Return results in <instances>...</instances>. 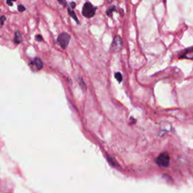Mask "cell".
<instances>
[{
  "label": "cell",
  "instance_id": "1",
  "mask_svg": "<svg viewBox=\"0 0 193 193\" xmlns=\"http://www.w3.org/2000/svg\"><path fill=\"white\" fill-rule=\"evenodd\" d=\"M97 7L93 6L91 2H85L82 9V14L84 17L87 18H91L92 17L95 15Z\"/></svg>",
  "mask_w": 193,
  "mask_h": 193
},
{
  "label": "cell",
  "instance_id": "16",
  "mask_svg": "<svg viewBox=\"0 0 193 193\" xmlns=\"http://www.w3.org/2000/svg\"><path fill=\"white\" fill-rule=\"evenodd\" d=\"M16 0H7V4L8 5H10V6H11L13 5V2H15Z\"/></svg>",
  "mask_w": 193,
  "mask_h": 193
},
{
  "label": "cell",
  "instance_id": "11",
  "mask_svg": "<svg viewBox=\"0 0 193 193\" xmlns=\"http://www.w3.org/2000/svg\"><path fill=\"white\" fill-rule=\"evenodd\" d=\"M107 160H108V161L110 162V165H112V166H113V167H117V166H118V165L116 164V161H114V159H112V157L109 156L108 155H107Z\"/></svg>",
  "mask_w": 193,
  "mask_h": 193
},
{
  "label": "cell",
  "instance_id": "3",
  "mask_svg": "<svg viewBox=\"0 0 193 193\" xmlns=\"http://www.w3.org/2000/svg\"><path fill=\"white\" fill-rule=\"evenodd\" d=\"M70 39H71V37L68 33H62L59 35V36L57 37V43L59 44L62 48L65 49L69 45Z\"/></svg>",
  "mask_w": 193,
  "mask_h": 193
},
{
  "label": "cell",
  "instance_id": "8",
  "mask_svg": "<svg viewBox=\"0 0 193 193\" xmlns=\"http://www.w3.org/2000/svg\"><path fill=\"white\" fill-rule=\"evenodd\" d=\"M21 42H22V36L20 33V32L17 31L15 33V36H14V42L19 44Z\"/></svg>",
  "mask_w": 193,
  "mask_h": 193
},
{
  "label": "cell",
  "instance_id": "14",
  "mask_svg": "<svg viewBox=\"0 0 193 193\" xmlns=\"http://www.w3.org/2000/svg\"><path fill=\"white\" fill-rule=\"evenodd\" d=\"M58 1V2H59L60 4L61 5H63V6H67V2L66 0H57Z\"/></svg>",
  "mask_w": 193,
  "mask_h": 193
},
{
  "label": "cell",
  "instance_id": "5",
  "mask_svg": "<svg viewBox=\"0 0 193 193\" xmlns=\"http://www.w3.org/2000/svg\"><path fill=\"white\" fill-rule=\"evenodd\" d=\"M180 58H187V59L193 60V47L183 51L180 55Z\"/></svg>",
  "mask_w": 193,
  "mask_h": 193
},
{
  "label": "cell",
  "instance_id": "4",
  "mask_svg": "<svg viewBox=\"0 0 193 193\" xmlns=\"http://www.w3.org/2000/svg\"><path fill=\"white\" fill-rule=\"evenodd\" d=\"M122 48V40L121 37L118 36L114 37L113 41H112V45L110 47V50L112 52H118Z\"/></svg>",
  "mask_w": 193,
  "mask_h": 193
},
{
  "label": "cell",
  "instance_id": "6",
  "mask_svg": "<svg viewBox=\"0 0 193 193\" xmlns=\"http://www.w3.org/2000/svg\"><path fill=\"white\" fill-rule=\"evenodd\" d=\"M33 64H34V67H36V70H39L43 67L42 61L39 58H35L34 61H33Z\"/></svg>",
  "mask_w": 193,
  "mask_h": 193
},
{
  "label": "cell",
  "instance_id": "7",
  "mask_svg": "<svg viewBox=\"0 0 193 193\" xmlns=\"http://www.w3.org/2000/svg\"><path fill=\"white\" fill-rule=\"evenodd\" d=\"M67 10H68V14H69V16L71 17L72 18H73L75 20V22L79 24V20H78V17L76 16V14H75V11H73V8H72L71 7H69Z\"/></svg>",
  "mask_w": 193,
  "mask_h": 193
},
{
  "label": "cell",
  "instance_id": "17",
  "mask_svg": "<svg viewBox=\"0 0 193 193\" xmlns=\"http://www.w3.org/2000/svg\"><path fill=\"white\" fill-rule=\"evenodd\" d=\"M36 39L37 41H42L43 40L42 37V36H41V35H37L36 36Z\"/></svg>",
  "mask_w": 193,
  "mask_h": 193
},
{
  "label": "cell",
  "instance_id": "19",
  "mask_svg": "<svg viewBox=\"0 0 193 193\" xmlns=\"http://www.w3.org/2000/svg\"><path fill=\"white\" fill-rule=\"evenodd\" d=\"M108 2H111V1H112V0H107Z\"/></svg>",
  "mask_w": 193,
  "mask_h": 193
},
{
  "label": "cell",
  "instance_id": "9",
  "mask_svg": "<svg viewBox=\"0 0 193 193\" xmlns=\"http://www.w3.org/2000/svg\"><path fill=\"white\" fill-rule=\"evenodd\" d=\"M116 7L114 6V5H112V6H110L108 8V9L106 10V14H107L109 17H112V13L114 11H116Z\"/></svg>",
  "mask_w": 193,
  "mask_h": 193
},
{
  "label": "cell",
  "instance_id": "10",
  "mask_svg": "<svg viewBox=\"0 0 193 193\" xmlns=\"http://www.w3.org/2000/svg\"><path fill=\"white\" fill-rule=\"evenodd\" d=\"M79 85L80 87H81V89L83 90V91H85L87 89V86H86L85 83L84 82V80L82 78H79Z\"/></svg>",
  "mask_w": 193,
  "mask_h": 193
},
{
  "label": "cell",
  "instance_id": "15",
  "mask_svg": "<svg viewBox=\"0 0 193 193\" xmlns=\"http://www.w3.org/2000/svg\"><path fill=\"white\" fill-rule=\"evenodd\" d=\"M5 19H6V17L5 16H2L1 17H0V21H1V25H3V24H4V21L5 20Z\"/></svg>",
  "mask_w": 193,
  "mask_h": 193
},
{
  "label": "cell",
  "instance_id": "12",
  "mask_svg": "<svg viewBox=\"0 0 193 193\" xmlns=\"http://www.w3.org/2000/svg\"><path fill=\"white\" fill-rule=\"evenodd\" d=\"M115 77H116V79H117V81H118L119 82H121V81H122V75L120 73H116V74H115Z\"/></svg>",
  "mask_w": 193,
  "mask_h": 193
},
{
  "label": "cell",
  "instance_id": "18",
  "mask_svg": "<svg viewBox=\"0 0 193 193\" xmlns=\"http://www.w3.org/2000/svg\"><path fill=\"white\" fill-rule=\"evenodd\" d=\"M75 5H76V3H75V2H72L71 3H70V7H71L72 8H75Z\"/></svg>",
  "mask_w": 193,
  "mask_h": 193
},
{
  "label": "cell",
  "instance_id": "13",
  "mask_svg": "<svg viewBox=\"0 0 193 193\" xmlns=\"http://www.w3.org/2000/svg\"><path fill=\"white\" fill-rule=\"evenodd\" d=\"M17 9H18V11H20V12L24 11L26 10V8H25V7L24 6V5H19L18 7H17Z\"/></svg>",
  "mask_w": 193,
  "mask_h": 193
},
{
  "label": "cell",
  "instance_id": "2",
  "mask_svg": "<svg viewBox=\"0 0 193 193\" xmlns=\"http://www.w3.org/2000/svg\"><path fill=\"white\" fill-rule=\"evenodd\" d=\"M171 158L167 153H162L157 157L155 162L161 167H167L170 164Z\"/></svg>",
  "mask_w": 193,
  "mask_h": 193
}]
</instances>
